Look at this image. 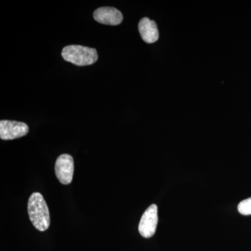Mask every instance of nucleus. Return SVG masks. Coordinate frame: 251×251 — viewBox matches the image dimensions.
Segmentation results:
<instances>
[{"mask_svg": "<svg viewBox=\"0 0 251 251\" xmlns=\"http://www.w3.org/2000/svg\"><path fill=\"white\" fill-rule=\"evenodd\" d=\"M29 220L36 229L44 232L49 229L50 218L49 207L40 193H32L27 204Z\"/></svg>", "mask_w": 251, "mask_h": 251, "instance_id": "nucleus-1", "label": "nucleus"}, {"mask_svg": "<svg viewBox=\"0 0 251 251\" xmlns=\"http://www.w3.org/2000/svg\"><path fill=\"white\" fill-rule=\"evenodd\" d=\"M62 56L64 60L81 67L93 64L98 59L97 50L78 45L66 46L62 50Z\"/></svg>", "mask_w": 251, "mask_h": 251, "instance_id": "nucleus-2", "label": "nucleus"}, {"mask_svg": "<svg viewBox=\"0 0 251 251\" xmlns=\"http://www.w3.org/2000/svg\"><path fill=\"white\" fill-rule=\"evenodd\" d=\"M56 176L62 184H71L74 173V158L71 155L64 153L57 158L54 165Z\"/></svg>", "mask_w": 251, "mask_h": 251, "instance_id": "nucleus-3", "label": "nucleus"}, {"mask_svg": "<svg viewBox=\"0 0 251 251\" xmlns=\"http://www.w3.org/2000/svg\"><path fill=\"white\" fill-rule=\"evenodd\" d=\"M158 207L155 204L149 206L140 219L138 231L145 238L152 237L156 232L158 224Z\"/></svg>", "mask_w": 251, "mask_h": 251, "instance_id": "nucleus-4", "label": "nucleus"}, {"mask_svg": "<svg viewBox=\"0 0 251 251\" xmlns=\"http://www.w3.org/2000/svg\"><path fill=\"white\" fill-rule=\"evenodd\" d=\"M29 127L24 122L1 120L0 138L4 140H14L27 134Z\"/></svg>", "mask_w": 251, "mask_h": 251, "instance_id": "nucleus-5", "label": "nucleus"}, {"mask_svg": "<svg viewBox=\"0 0 251 251\" xmlns=\"http://www.w3.org/2000/svg\"><path fill=\"white\" fill-rule=\"evenodd\" d=\"M97 22L108 25H118L122 22L123 16L119 10L113 7H100L94 12Z\"/></svg>", "mask_w": 251, "mask_h": 251, "instance_id": "nucleus-6", "label": "nucleus"}, {"mask_svg": "<svg viewBox=\"0 0 251 251\" xmlns=\"http://www.w3.org/2000/svg\"><path fill=\"white\" fill-rule=\"evenodd\" d=\"M138 29L142 39L148 44H152L158 40L159 34L154 21L148 18H144L140 21Z\"/></svg>", "mask_w": 251, "mask_h": 251, "instance_id": "nucleus-7", "label": "nucleus"}, {"mask_svg": "<svg viewBox=\"0 0 251 251\" xmlns=\"http://www.w3.org/2000/svg\"><path fill=\"white\" fill-rule=\"evenodd\" d=\"M238 211L244 216L251 215V198L244 200L238 205Z\"/></svg>", "mask_w": 251, "mask_h": 251, "instance_id": "nucleus-8", "label": "nucleus"}]
</instances>
